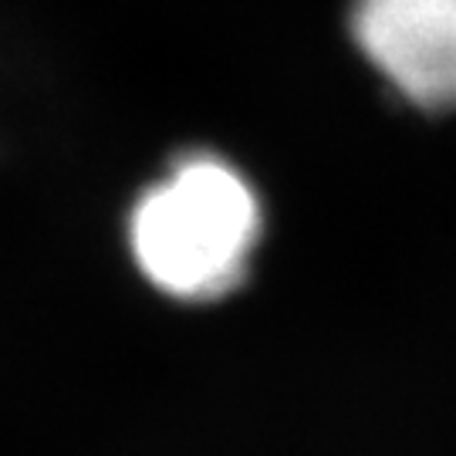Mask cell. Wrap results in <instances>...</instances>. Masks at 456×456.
<instances>
[{
	"mask_svg": "<svg viewBox=\"0 0 456 456\" xmlns=\"http://www.w3.org/2000/svg\"><path fill=\"white\" fill-rule=\"evenodd\" d=\"M355 45L426 112H456V0H355Z\"/></svg>",
	"mask_w": 456,
	"mask_h": 456,
	"instance_id": "obj_2",
	"label": "cell"
},
{
	"mask_svg": "<svg viewBox=\"0 0 456 456\" xmlns=\"http://www.w3.org/2000/svg\"><path fill=\"white\" fill-rule=\"evenodd\" d=\"M264 210L244 173L190 152L135 200L129 250L152 288L176 301H216L247 277Z\"/></svg>",
	"mask_w": 456,
	"mask_h": 456,
	"instance_id": "obj_1",
	"label": "cell"
}]
</instances>
